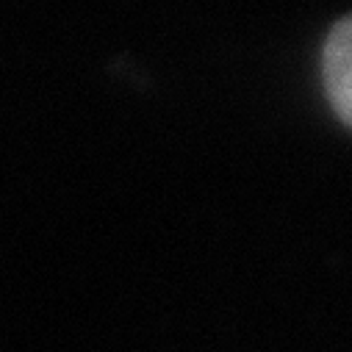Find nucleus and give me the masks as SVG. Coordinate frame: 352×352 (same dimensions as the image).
Instances as JSON below:
<instances>
[{
  "label": "nucleus",
  "instance_id": "nucleus-1",
  "mask_svg": "<svg viewBox=\"0 0 352 352\" xmlns=\"http://www.w3.org/2000/svg\"><path fill=\"white\" fill-rule=\"evenodd\" d=\"M324 86L336 111L352 125V14L338 20L324 42Z\"/></svg>",
  "mask_w": 352,
  "mask_h": 352
}]
</instances>
